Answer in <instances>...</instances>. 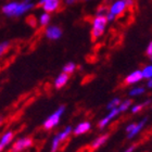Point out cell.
<instances>
[{
    "label": "cell",
    "mask_w": 152,
    "mask_h": 152,
    "mask_svg": "<svg viewBox=\"0 0 152 152\" xmlns=\"http://www.w3.org/2000/svg\"><path fill=\"white\" fill-rule=\"evenodd\" d=\"M107 18L105 16H97L94 20V28H92V37L98 38L103 34L105 29V25H107Z\"/></svg>",
    "instance_id": "1"
},
{
    "label": "cell",
    "mask_w": 152,
    "mask_h": 152,
    "mask_svg": "<svg viewBox=\"0 0 152 152\" xmlns=\"http://www.w3.org/2000/svg\"><path fill=\"white\" fill-rule=\"evenodd\" d=\"M64 110H65V107H64V105H61L60 108L58 109L53 114H51L50 116L48 117L47 120H46V122L44 123L45 128H46V129H51L53 126L58 125V124H59V121H60L61 115L63 114Z\"/></svg>",
    "instance_id": "2"
},
{
    "label": "cell",
    "mask_w": 152,
    "mask_h": 152,
    "mask_svg": "<svg viewBox=\"0 0 152 152\" xmlns=\"http://www.w3.org/2000/svg\"><path fill=\"white\" fill-rule=\"evenodd\" d=\"M71 132H72V127L67 126L63 132H61L59 135H57V136L54 137L53 141H52V147H51V152L57 151L59 146H60V142L62 141V140L66 139L67 137H69V135L71 134Z\"/></svg>",
    "instance_id": "3"
},
{
    "label": "cell",
    "mask_w": 152,
    "mask_h": 152,
    "mask_svg": "<svg viewBox=\"0 0 152 152\" xmlns=\"http://www.w3.org/2000/svg\"><path fill=\"white\" fill-rule=\"evenodd\" d=\"M32 143H33V139L29 138V137L21 138V139L16 140L10 152H21L24 149H26V148H28V147L32 146Z\"/></svg>",
    "instance_id": "4"
},
{
    "label": "cell",
    "mask_w": 152,
    "mask_h": 152,
    "mask_svg": "<svg viewBox=\"0 0 152 152\" xmlns=\"http://www.w3.org/2000/svg\"><path fill=\"white\" fill-rule=\"evenodd\" d=\"M33 6H34V4H33L32 0H24L23 2L18 4L15 12H14V16H20V15H22V14H24V13L27 12L29 9H32Z\"/></svg>",
    "instance_id": "5"
},
{
    "label": "cell",
    "mask_w": 152,
    "mask_h": 152,
    "mask_svg": "<svg viewBox=\"0 0 152 152\" xmlns=\"http://www.w3.org/2000/svg\"><path fill=\"white\" fill-rule=\"evenodd\" d=\"M59 3H60L59 0H40L39 6L42 7L46 12H52L58 9Z\"/></svg>",
    "instance_id": "6"
},
{
    "label": "cell",
    "mask_w": 152,
    "mask_h": 152,
    "mask_svg": "<svg viewBox=\"0 0 152 152\" xmlns=\"http://www.w3.org/2000/svg\"><path fill=\"white\" fill-rule=\"evenodd\" d=\"M125 9H126L125 1L124 0H117L112 4L111 9H110V14H112L113 16H116L118 14H121Z\"/></svg>",
    "instance_id": "7"
},
{
    "label": "cell",
    "mask_w": 152,
    "mask_h": 152,
    "mask_svg": "<svg viewBox=\"0 0 152 152\" xmlns=\"http://www.w3.org/2000/svg\"><path fill=\"white\" fill-rule=\"evenodd\" d=\"M61 35H62V31H61V28L59 26L51 25V26H49L47 28V31H46V36H47L49 39L56 40V39H59V38L61 37Z\"/></svg>",
    "instance_id": "8"
},
{
    "label": "cell",
    "mask_w": 152,
    "mask_h": 152,
    "mask_svg": "<svg viewBox=\"0 0 152 152\" xmlns=\"http://www.w3.org/2000/svg\"><path fill=\"white\" fill-rule=\"evenodd\" d=\"M118 113H120V111H118V109H117V108L112 109L111 111H110V113H109L105 117H103V118L99 122V124H98L99 127H100V128H103V127H105L109 124V122H110L112 118H114V117L116 116Z\"/></svg>",
    "instance_id": "9"
},
{
    "label": "cell",
    "mask_w": 152,
    "mask_h": 152,
    "mask_svg": "<svg viewBox=\"0 0 152 152\" xmlns=\"http://www.w3.org/2000/svg\"><path fill=\"white\" fill-rule=\"evenodd\" d=\"M142 78V75H141V72L140 71H135L133 73H130L129 75L126 77V84H136V83L140 82Z\"/></svg>",
    "instance_id": "10"
},
{
    "label": "cell",
    "mask_w": 152,
    "mask_h": 152,
    "mask_svg": "<svg viewBox=\"0 0 152 152\" xmlns=\"http://www.w3.org/2000/svg\"><path fill=\"white\" fill-rule=\"evenodd\" d=\"M90 123L89 122H83V123L78 124L76 128H74V134L75 135H83V134L87 133L90 129Z\"/></svg>",
    "instance_id": "11"
},
{
    "label": "cell",
    "mask_w": 152,
    "mask_h": 152,
    "mask_svg": "<svg viewBox=\"0 0 152 152\" xmlns=\"http://www.w3.org/2000/svg\"><path fill=\"white\" fill-rule=\"evenodd\" d=\"M18 4H19V2H15V1H14V2L8 3V4H6V6L2 8V12L4 13L6 15L14 16V12H15Z\"/></svg>",
    "instance_id": "12"
},
{
    "label": "cell",
    "mask_w": 152,
    "mask_h": 152,
    "mask_svg": "<svg viewBox=\"0 0 152 152\" xmlns=\"http://www.w3.org/2000/svg\"><path fill=\"white\" fill-rule=\"evenodd\" d=\"M67 80H69V74L61 73L60 75L56 78V80H54V86H56V88H58V89L62 88V87L67 83Z\"/></svg>",
    "instance_id": "13"
},
{
    "label": "cell",
    "mask_w": 152,
    "mask_h": 152,
    "mask_svg": "<svg viewBox=\"0 0 152 152\" xmlns=\"http://www.w3.org/2000/svg\"><path fill=\"white\" fill-rule=\"evenodd\" d=\"M13 139V133L12 132H8L1 137V139H0V152L2 151L4 149V147L8 146L10 142H11V140Z\"/></svg>",
    "instance_id": "14"
},
{
    "label": "cell",
    "mask_w": 152,
    "mask_h": 152,
    "mask_svg": "<svg viewBox=\"0 0 152 152\" xmlns=\"http://www.w3.org/2000/svg\"><path fill=\"white\" fill-rule=\"evenodd\" d=\"M147 121H148V118H147V117H145V118H143L142 121H141V122H140L139 124H137V125H135V127H134V129L132 130V132H129V133H128V138H133L134 136H136L137 134L139 133L140 130L142 129L143 128V126H145V125H146V123H147Z\"/></svg>",
    "instance_id": "15"
},
{
    "label": "cell",
    "mask_w": 152,
    "mask_h": 152,
    "mask_svg": "<svg viewBox=\"0 0 152 152\" xmlns=\"http://www.w3.org/2000/svg\"><path fill=\"white\" fill-rule=\"evenodd\" d=\"M108 138H109V135H102V136H100V137H98L97 139H95L94 141H92V143H91V148L92 149H97V148H99V147H101V146H103L104 145V142L108 140Z\"/></svg>",
    "instance_id": "16"
},
{
    "label": "cell",
    "mask_w": 152,
    "mask_h": 152,
    "mask_svg": "<svg viewBox=\"0 0 152 152\" xmlns=\"http://www.w3.org/2000/svg\"><path fill=\"white\" fill-rule=\"evenodd\" d=\"M39 21H40V24L42 26L49 24V22H50V14L47 12L42 13V14L40 15V20H39Z\"/></svg>",
    "instance_id": "17"
},
{
    "label": "cell",
    "mask_w": 152,
    "mask_h": 152,
    "mask_svg": "<svg viewBox=\"0 0 152 152\" xmlns=\"http://www.w3.org/2000/svg\"><path fill=\"white\" fill-rule=\"evenodd\" d=\"M75 67L76 65L74 63H72V62H70V63H67L65 64L63 66V73L65 74H71V73H73L74 70H75Z\"/></svg>",
    "instance_id": "18"
},
{
    "label": "cell",
    "mask_w": 152,
    "mask_h": 152,
    "mask_svg": "<svg viewBox=\"0 0 152 152\" xmlns=\"http://www.w3.org/2000/svg\"><path fill=\"white\" fill-rule=\"evenodd\" d=\"M141 75H142V78H151V75H152L151 65H148V66L145 67V70L141 72Z\"/></svg>",
    "instance_id": "19"
},
{
    "label": "cell",
    "mask_w": 152,
    "mask_h": 152,
    "mask_svg": "<svg viewBox=\"0 0 152 152\" xmlns=\"http://www.w3.org/2000/svg\"><path fill=\"white\" fill-rule=\"evenodd\" d=\"M130 104H132V100H126L125 102L123 103H120V107H118V111L120 112H123V111H126L127 109L129 108Z\"/></svg>",
    "instance_id": "20"
},
{
    "label": "cell",
    "mask_w": 152,
    "mask_h": 152,
    "mask_svg": "<svg viewBox=\"0 0 152 152\" xmlns=\"http://www.w3.org/2000/svg\"><path fill=\"white\" fill-rule=\"evenodd\" d=\"M145 92V88L143 87H136V88H133L129 91L130 96H137V95H141Z\"/></svg>",
    "instance_id": "21"
},
{
    "label": "cell",
    "mask_w": 152,
    "mask_h": 152,
    "mask_svg": "<svg viewBox=\"0 0 152 152\" xmlns=\"http://www.w3.org/2000/svg\"><path fill=\"white\" fill-rule=\"evenodd\" d=\"M121 100L118 98H114L113 100H111V102L108 104V109L109 110H112V109H115L117 105H120Z\"/></svg>",
    "instance_id": "22"
},
{
    "label": "cell",
    "mask_w": 152,
    "mask_h": 152,
    "mask_svg": "<svg viewBox=\"0 0 152 152\" xmlns=\"http://www.w3.org/2000/svg\"><path fill=\"white\" fill-rule=\"evenodd\" d=\"M10 42L9 41H4L2 44H0V57H2V54L7 51V49L9 48Z\"/></svg>",
    "instance_id": "23"
},
{
    "label": "cell",
    "mask_w": 152,
    "mask_h": 152,
    "mask_svg": "<svg viewBox=\"0 0 152 152\" xmlns=\"http://www.w3.org/2000/svg\"><path fill=\"white\" fill-rule=\"evenodd\" d=\"M147 104H149V101H147L145 104H136V105H134L133 108H132V112H133V113H137V112L140 111V110H141V109H142L143 107H145V105H147Z\"/></svg>",
    "instance_id": "24"
},
{
    "label": "cell",
    "mask_w": 152,
    "mask_h": 152,
    "mask_svg": "<svg viewBox=\"0 0 152 152\" xmlns=\"http://www.w3.org/2000/svg\"><path fill=\"white\" fill-rule=\"evenodd\" d=\"M151 54H152V44L150 42L149 46H148V48H147V56L151 58Z\"/></svg>",
    "instance_id": "25"
},
{
    "label": "cell",
    "mask_w": 152,
    "mask_h": 152,
    "mask_svg": "<svg viewBox=\"0 0 152 152\" xmlns=\"http://www.w3.org/2000/svg\"><path fill=\"white\" fill-rule=\"evenodd\" d=\"M135 125H136V124H129V125H128V126L126 127V132H127V133H129V132H132V130L134 129V127H135Z\"/></svg>",
    "instance_id": "26"
},
{
    "label": "cell",
    "mask_w": 152,
    "mask_h": 152,
    "mask_svg": "<svg viewBox=\"0 0 152 152\" xmlns=\"http://www.w3.org/2000/svg\"><path fill=\"white\" fill-rule=\"evenodd\" d=\"M134 150H135V146H132V147H129V148H127L124 152H133Z\"/></svg>",
    "instance_id": "27"
},
{
    "label": "cell",
    "mask_w": 152,
    "mask_h": 152,
    "mask_svg": "<svg viewBox=\"0 0 152 152\" xmlns=\"http://www.w3.org/2000/svg\"><path fill=\"white\" fill-rule=\"evenodd\" d=\"M75 1L76 0H66V3L67 4H72V3H74Z\"/></svg>",
    "instance_id": "28"
},
{
    "label": "cell",
    "mask_w": 152,
    "mask_h": 152,
    "mask_svg": "<svg viewBox=\"0 0 152 152\" xmlns=\"http://www.w3.org/2000/svg\"><path fill=\"white\" fill-rule=\"evenodd\" d=\"M151 84H152V83H151V79H150V80H149V82H148V84H147V85H148V87H149V88H151Z\"/></svg>",
    "instance_id": "29"
},
{
    "label": "cell",
    "mask_w": 152,
    "mask_h": 152,
    "mask_svg": "<svg viewBox=\"0 0 152 152\" xmlns=\"http://www.w3.org/2000/svg\"><path fill=\"white\" fill-rule=\"evenodd\" d=\"M1 122H2V117H0V124H1Z\"/></svg>",
    "instance_id": "30"
}]
</instances>
